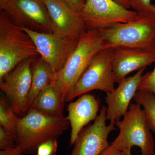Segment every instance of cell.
<instances>
[{
	"label": "cell",
	"instance_id": "27",
	"mask_svg": "<svg viewBox=\"0 0 155 155\" xmlns=\"http://www.w3.org/2000/svg\"><path fill=\"white\" fill-rule=\"evenodd\" d=\"M114 1L125 8L129 9L130 8V0H114Z\"/></svg>",
	"mask_w": 155,
	"mask_h": 155
},
{
	"label": "cell",
	"instance_id": "22",
	"mask_svg": "<svg viewBox=\"0 0 155 155\" xmlns=\"http://www.w3.org/2000/svg\"><path fill=\"white\" fill-rule=\"evenodd\" d=\"M58 149V139L51 140L42 143L38 147L37 155H56Z\"/></svg>",
	"mask_w": 155,
	"mask_h": 155
},
{
	"label": "cell",
	"instance_id": "16",
	"mask_svg": "<svg viewBox=\"0 0 155 155\" xmlns=\"http://www.w3.org/2000/svg\"><path fill=\"white\" fill-rule=\"evenodd\" d=\"M65 102L63 93L55 81L39 93L30 108L48 116L63 117Z\"/></svg>",
	"mask_w": 155,
	"mask_h": 155
},
{
	"label": "cell",
	"instance_id": "24",
	"mask_svg": "<svg viewBox=\"0 0 155 155\" xmlns=\"http://www.w3.org/2000/svg\"><path fill=\"white\" fill-rule=\"evenodd\" d=\"M72 9L79 12L83 8L86 2V0H62Z\"/></svg>",
	"mask_w": 155,
	"mask_h": 155
},
{
	"label": "cell",
	"instance_id": "23",
	"mask_svg": "<svg viewBox=\"0 0 155 155\" xmlns=\"http://www.w3.org/2000/svg\"><path fill=\"white\" fill-rule=\"evenodd\" d=\"M15 139L0 126V149L5 150L15 147Z\"/></svg>",
	"mask_w": 155,
	"mask_h": 155
},
{
	"label": "cell",
	"instance_id": "11",
	"mask_svg": "<svg viewBox=\"0 0 155 155\" xmlns=\"http://www.w3.org/2000/svg\"><path fill=\"white\" fill-rule=\"evenodd\" d=\"M107 110L103 106L93 124L81 130L70 155H100L110 146L108 136L117 129L114 123L106 124Z\"/></svg>",
	"mask_w": 155,
	"mask_h": 155
},
{
	"label": "cell",
	"instance_id": "1",
	"mask_svg": "<svg viewBox=\"0 0 155 155\" xmlns=\"http://www.w3.org/2000/svg\"><path fill=\"white\" fill-rule=\"evenodd\" d=\"M69 125L67 117L48 116L30 108L17 119L15 147L24 154L34 153L42 143L58 139Z\"/></svg>",
	"mask_w": 155,
	"mask_h": 155
},
{
	"label": "cell",
	"instance_id": "15",
	"mask_svg": "<svg viewBox=\"0 0 155 155\" xmlns=\"http://www.w3.org/2000/svg\"><path fill=\"white\" fill-rule=\"evenodd\" d=\"M155 63V54L135 49L114 50L113 70L115 83L129 73Z\"/></svg>",
	"mask_w": 155,
	"mask_h": 155
},
{
	"label": "cell",
	"instance_id": "4",
	"mask_svg": "<svg viewBox=\"0 0 155 155\" xmlns=\"http://www.w3.org/2000/svg\"><path fill=\"white\" fill-rule=\"evenodd\" d=\"M104 49V42L98 31L86 30L81 35L77 46L61 71L56 82L65 100L91 60Z\"/></svg>",
	"mask_w": 155,
	"mask_h": 155
},
{
	"label": "cell",
	"instance_id": "18",
	"mask_svg": "<svg viewBox=\"0 0 155 155\" xmlns=\"http://www.w3.org/2000/svg\"><path fill=\"white\" fill-rule=\"evenodd\" d=\"M136 103L143 108L150 129L155 133V95L152 93L138 90L134 97Z\"/></svg>",
	"mask_w": 155,
	"mask_h": 155
},
{
	"label": "cell",
	"instance_id": "17",
	"mask_svg": "<svg viewBox=\"0 0 155 155\" xmlns=\"http://www.w3.org/2000/svg\"><path fill=\"white\" fill-rule=\"evenodd\" d=\"M31 84L28 97L29 109L39 93L50 84L55 81L57 73L41 57L35 59L31 65Z\"/></svg>",
	"mask_w": 155,
	"mask_h": 155
},
{
	"label": "cell",
	"instance_id": "20",
	"mask_svg": "<svg viewBox=\"0 0 155 155\" xmlns=\"http://www.w3.org/2000/svg\"><path fill=\"white\" fill-rule=\"evenodd\" d=\"M138 90L152 93L155 95V66L152 71L142 76Z\"/></svg>",
	"mask_w": 155,
	"mask_h": 155
},
{
	"label": "cell",
	"instance_id": "3",
	"mask_svg": "<svg viewBox=\"0 0 155 155\" xmlns=\"http://www.w3.org/2000/svg\"><path fill=\"white\" fill-rule=\"evenodd\" d=\"M39 54L30 36L0 12V79L21 62Z\"/></svg>",
	"mask_w": 155,
	"mask_h": 155
},
{
	"label": "cell",
	"instance_id": "14",
	"mask_svg": "<svg viewBox=\"0 0 155 155\" xmlns=\"http://www.w3.org/2000/svg\"><path fill=\"white\" fill-rule=\"evenodd\" d=\"M100 107L99 100L88 94L82 95L76 101L69 104L67 118L71 128L70 145L75 143L84 127L91 121L95 120Z\"/></svg>",
	"mask_w": 155,
	"mask_h": 155
},
{
	"label": "cell",
	"instance_id": "6",
	"mask_svg": "<svg viewBox=\"0 0 155 155\" xmlns=\"http://www.w3.org/2000/svg\"><path fill=\"white\" fill-rule=\"evenodd\" d=\"M114 49L104 48L96 55L73 88L65 102L71 101L92 91L101 90L106 94L115 90L113 73Z\"/></svg>",
	"mask_w": 155,
	"mask_h": 155
},
{
	"label": "cell",
	"instance_id": "10",
	"mask_svg": "<svg viewBox=\"0 0 155 155\" xmlns=\"http://www.w3.org/2000/svg\"><path fill=\"white\" fill-rule=\"evenodd\" d=\"M30 36L41 57L58 73L61 71L75 48L79 40L43 33L20 27Z\"/></svg>",
	"mask_w": 155,
	"mask_h": 155
},
{
	"label": "cell",
	"instance_id": "2",
	"mask_svg": "<svg viewBox=\"0 0 155 155\" xmlns=\"http://www.w3.org/2000/svg\"><path fill=\"white\" fill-rule=\"evenodd\" d=\"M98 31L104 49H135L155 54V14L138 13L131 21Z\"/></svg>",
	"mask_w": 155,
	"mask_h": 155
},
{
	"label": "cell",
	"instance_id": "7",
	"mask_svg": "<svg viewBox=\"0 0 155 155\" xmlns=\"http://www.w3.org/2000/svg\"><path fill=\"white\" fill-rule=\"evenodd\" d=\"M0 9L19 27L37 32L53 33L51 20L42 0H0Z\"/></svg>",
	"mask_w": 155,
	"mask_h": 155
},
{
	"label": "cell",
	"instance_id": "13",
	"mask_svg": "<svg viewBox=\"0 0 155 155\" xmlns=\"http://www.w3.org/2000/svg\"><path fill=\"white\" fill-rule=\"evenodd\" d=\"M146 68L140 69L133 76L125 78L111 93L106 94L107 120L115 124L128 110L130 101L138 91L142 76Z\"/></svg>",
	"mask_w": 155,
	"mask_h": 155
},
{
	"label": "cell",
	"instance_id": "8",
	"mask_svg": "<svg viewBox=\"0 0 155 155\" xmlns=\"http://www.w3.org/2000/svg\"><path fill=\"white\" fill-rule=\"evenodd\" d=\"M87 30L100 31L133 20L138 13L120 5L114 0H86L78 12Z\"/></svg>",
	"mask_w": 155,
	"mask_h": 155
},
{
	"label": "cell",
	"instance_id": "19",
	"mask_svg": "<svg viewBox=\"0 0 155 155\" xmlns=\"http://www.w3.org/2000/svg\"><path fill=\"white\" fill-rule=\"evenodd\" d=\"M18 116L3 97L0 98V125L16 140V126Z\"/></svg>",
	"mask_w": 155,
	"mask_h": 155
},
{
	"label": "cell",
	"instance_id": "26",
	"mask_svg": "<svg viewBox=\"0 0 155 155\" xmlns=\"http://www.w3.org/2000/svg\"><path fill=\"white\" fill-rule=\"evenodd\" d=\"M100 155H121V152L110 146L105 150Z\"/></svg>",
	"mask_w": 155,
	"mask_h": 155
},
{
	"label": "cell",
	"instance_id": "9",
	"mask_svg": "<svg viewBox=\"0 0 155 155\" xmlns=\"http://www.w3.org/2000/svg\"><path fill=\"white\" fill-rule=\"evenodd\" d=\"M35 59L21 62L0 79V89L5 94L11 107L22 117L29 110L28 97L31 84V65Z\"/></svg>",
	"mask_w": 155,
	"mask_h": 155
},
{
	"label": "cell",
	"instance_id": "25",
	"mask_svg": "<svg viewBox=\"0 0 155 155\" xmlns=\"http://www.w3.org/2000/svg\"><path fill=\"white\" fill-rule=\"evenodd\" d=\"M0 155H24L16 147L11 148L5 150H1Z\"/></svg>",
	"mask_w": 155,
	"mask_h": 155
},
{
	"label": "cell",
	"instance_id": "28",
	"mask_svg": "<svg viewBox=\"0 0 155 155\" xmlns=\"http://www.w3.org/2000/svg\"><path fill=\"white\" fill-rule=\"evenodd\" d=\"M121 155H132L131 153V149L124 150L121 152ZM149 155H155V153H153Z\"/></svg>",
	"mask_w": 155,
	"mask_h": 155
},
{
	"label": "cell",
	"instance_id": "5",
	"mask_svg": "<svg viewBox=\"0 0 155 155\" xmlns=\"http://www.w3.org/2000/svg\"><path fill=\"white\" fill-rule=\"evenodd\" d=\"M138 104H131L122 120L116 121L119 135L110 146L119 151L131 149L132 147L140 148L141 155L154 153V142L147 122L144 110Z\"/></svg>",
	"mask_w": 155,
	"mask_h": 155
},
{
	"label": "cell",
	"instance_id": "21",
	"mask_svg": "<svg viewBox=\"0 0 155 155\" xmlns=\"http://www.w3.org/2000/svg\"><path fill=\"white\" fill-rule=\"evenodd\" d=\"M152 0H130V8L137 13L155 14V5Z\"/></svg>",
	"mask_w": 155,
	"mask_h": 155
},
{
	"label": "cell",
	"instance_id": "12",
	"mask_svg": "<svg viewBox=\"0 0 155 155\" xmlns=\"http://www.w3.org/2000/svg\"><path fill=\"white\" fill-rule=\"evenodd\" d=\"M52 23L53 33L60 36L79 40L87 30L78 12L62 0H42Z\"/></svg>",
	"mask_w": 155,
	"mask_h": 155
}]
</instances>
